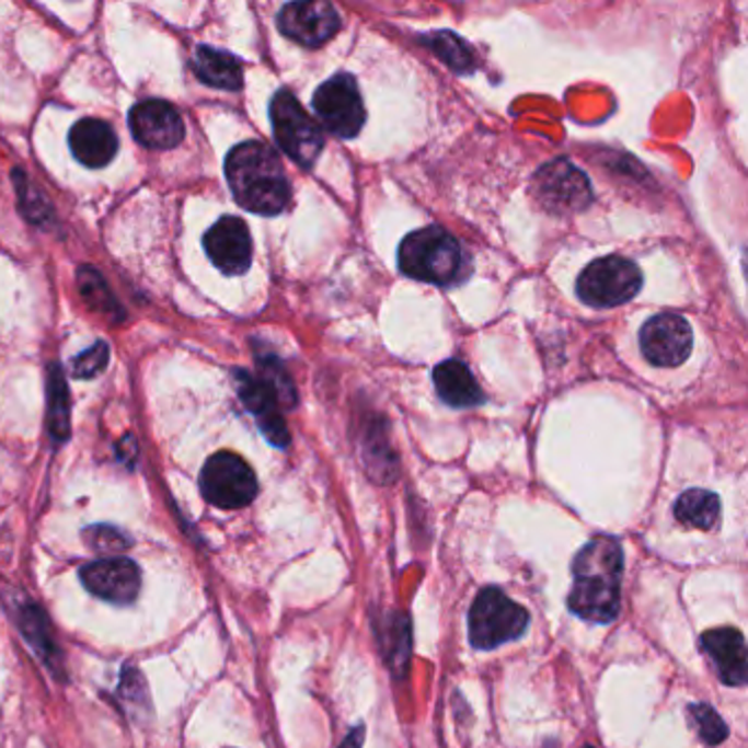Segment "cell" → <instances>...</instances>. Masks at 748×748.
Instances as JSON below:
<instances>
[{
  "instance_id": "14",
  "label": "cell",
  "mask_w": 748,
  "mask_h": 748,
  "mask_svg": "<svg viewBox=\"0 0 748 748\" xmlns=\"http://www.w3.org/2000/svg\"><path fill=\"white\" fill-rule=\"evenodd\" d=\"M130 130L135 139L150 150H172L185 137V124L174 106L161 100L139 102L130 111Z\"/></svg>"
},
{
  "instance_id": "19",
  "label": "cell",
  "mask_w": 748,
  "mask_h": 748,
  "mask_svg": "<svg viewBox=\"0 0 748 748\" xmlns=\"http://www.w3.org/2000/svg\"><path fill=\"white\" fill-rule=\"evenodd\" d=\"M194 73L207 87L220 91H240L244 84L242 62L227 54L211 47H198L194 54Z\"/></svg>"
},
{
  "instance_id": "27",
  "label": "cell",
  "mask_w": 748,
  "mask_h": 748,
  "mask_svg": "<svg viewBox=\"0 0 748 748\" xmlns=\"http://www.w3.org/2000/svg\"><path fill=\"white\" fill-rule=\"evenodd\" d=\"M689 717H691L693 726L698 728V735H700V739L704 744L715 746V744L726 739L728 728H726L724 720L720 717V713L713 706L702 704V702L700 704H691L689 706Z\"/></svg>"
},
{
  "instance_id": "31",
  "label": "cell",
  "mask_w": 748,
  "mask_h": 748,
  "mask_svg": "<svg viewBox=\"0 0 748 748\" xmlns=\"http://www.w3.org/2000/svg\"><path fill=\"white\" fill-rule=\"evenodd\" d=\"M584 748H592V746H590V744H586V746H584Z\"/></svg>"
},
{
  "instance_id": "25",
  "label": "cell",
  "mask_w": 748,
  "mask_h": 748,
  "mask_svg": "<svg viewBox=\"0 0 748 748\" xmlns=\"http://www.w3.org/2000/svg\"><path fill=\"white\" fill-rule=\"evenodd\" d=\"M84 542L91 551L104 557H119V553H126L133 546L128 533L113 525H93L84 529Z\"/></svg>"
},
{
  "instance_id": "5",
  "label": "cell",
  "mask_w": 748,
  "mask_h": 748,
  "mask_svg": "<svg viewBox=\"0 0 748 748\" xmlns=\"http://www.w3.org/2000/svg\"><path fill=\"white\" fill-rule=\"evenodd\" d=\"M271 124L279 148L303 170H312L325 148L321 126L306 113L290 91H279L271 102Z\"/></svg>"
},
{
  "instance_id": "8",
  "label": "cell",
  "mask_w": 748,
  "mask_h": 748,
  "mask_svg": "<svg viewBox=\"0 0 748 748\" xmlns=\"http://www.w3.org/2000/svg\"><path fill=\"white\" fill-rule=\"evenodd\" d=\"M253 468L235 452H216L200 472L203 496L220 509H242L257 496Z\"/></svg>"
},
{
  "instance_id": "1",
  "label": "cell",
  "mask_w": 748,
  "mask_h": 748,
  "mask_svg": "<svg viewBox=\"0 0 748 748\" xmlns=\"http://www.w3.org/2000/svg\"><path fill=\"white\" fill-rule=\"evenodd\" d=\"M568 608L584 621L610 623L619 614L623 551L610 536H597L575 555Z\"/></svg>"
},
{
  "instance_id": "24",
  "label": "cell",
  "mask_w": 748,
  "mask_h": 748,
  "mask_svg": "<svg viewBox=\"0 0 748 748\" xmlns=\"http://www.w3.org/2000/svg\"><path fill=\"white\" fill-rule=\"evenodd\" d=\"M260 378L271 387L284 408L297 406V389L292 378L288 376L286 367L273 356H260Z\"/></svg>"
},
{
  "instance_id": "28",
  "label": "cell",
  "mask_w": 748,
  "mask_h": 748,
  "mask_svg": "<svg viewBox=\"0 0 748 748\" xmlns=\"http://www.w3.org/2000/svg\"><path fill=\"white\" fill-rule=\"evenodd\" d=\"M14 183L19 187V205H21L23 214L27 216V220H32L34 225H45L51 218V214H49V207L45 205L41 192H36L30 185L27 176L19 170L14 172Z\"/></svg>"
},
{
  "instance_id": "11",
  "label": "cell",
  "mask_w": 748,
  "mask_h": 748,
  "mask_svg": "<svg viewBox=\"0 0 748 748\" xmlns=\"http://www.w3.org/2000/svg\"><path fill=\"white\" fill-rule=\"evenodd\" d=\"M277 27L292 43L308 49H319L338 34L341 16L336 8L325 3V0L290 3L279 12Z\"/></svg>"
},
{
  "instance_id": "13",
  "label": "cell",
  "mask_w": 748,
  "mask_h": 748,
  "mask_svg": "<svg viewBox=\"0 0 748 748\" xmlns=\"http://www.w3.org/2000/svg\"><path fill=\"white\" fill-rule=\"evenodd\" d=\"M205 251L220 273L229 277L244 275L253 262V240L246 222L235 216L220 218L205 235Z\"/></svg>"
},
{
  "instance_id": "7",
  "label": "cell",
  "mask_w": 748,
  "mask_h": 748,
  "mask_svg": "<svg viewBox=\"0 0 748 748\" xmlns=\"http://www.w3.org/2000/svg\"><path fill=\"white\" fill-rule=\"evenodd\" d=\"M531 196L542 211L551 216H571L590 205L592 189L584 172L566 159H555L536 172Z\"/></svg>"
},
{
  "instance_id": "29",
  "label": "cell",
  "mask_w": 748,
  "mask_h": 748,
  "mask_svg": "<svg viewBox=\"0 0 748 748\" xmlns=\"http://www.w3.org/2000/svg\"><path fill=\"white\" fill-rule=\"evenodd\" d=\"M111 360V347L106 343H95L91 349H87L84 354L76 356L71 360V371L76 378L80 380H89L100 376Z\"/></svg>"
},
{
  "instance_id": "10",
  "label": "cell",
  "mask_w": 748,
  "mask_h": 748,
  "mask_svg": "<svg viewBox=\"0 0 748 748\" xmlns=\"http://www.w3.org/2000/svg\"><path fill=\"white\" fill-rule=\"evenodd\" d=\"M638 345L649 365L678 367L691 354L693 332L680 314H656L643 323Z\"/></svg>"
},
{
  "instance_id": "12",
  "label": "cell",
  "mask_w": 748,
  "mask_h": 748,
  "mask_svg": "<svg viewBox=\"0 0 748 748\" xmlns=\"http://www.w3.org/2000/svg\"><path fill=\"white\" fill-rule=\"evenodd\" d=\"M82 584L100 599L128 606L139 597L141 571L130 557H102L82 566Z\"/></svg>"
},
{
  "instance_id": "2",
  "label": "cell",
  "mask_w": 748,
  "mask_h": 748,
  "mask_svg": "<svg viewBox=\"0 0 748 748\" xmlns=\"http://www.w3.org/2000/svg\"><path fill=\"white\" fill-rule=\"evenodd\" d=\"M225 172L242 209L257 216H279L290 205V181L271 146L262 141L235 146L227 157Z\"/></svg>"
},
{
  "instance_id": "26",
  "label": "cell",
  "mask_w": 748,
  "mask_h": 748,
  "mask_svg": "<svg viewBox=\"0 0 748 748\" xmlns=\"http://www.w3.org/2000/svg\"><path fill=\"white\" fill-rule=\"evenodd\" d=\"M23 632L25 636L36 645V649L47 658V660H54L56 656V643L51 638V632H49V621L45 617V612L36 606H30L23 610Z\"/></svg>"
},
{
  "instance_id": "6",
  "label": "cell",
  "mask_w": 748,
  "mask_h": 748,
  "mask_svg": "<svg viewBox=\"0 0 748 748\" xmlns=\"http://www.w3.org/2000/svg\"><path fill=\"white\" fill-rule=\"evenodd\" d=\"M643 275L638 266L625 257L610 255L588 264L577 277L575 292L582 303L606 310L628 303L638 295Z\"/></svg>"
},
{
  "instance_id": "20",
  "label": "cell",
  "mask_w": 748,
  "mask_h": 748,
  "mask_svg": "<svg viewBox=\"0 0 748 748\" xmlns=\"http://www.w3.org/2000/svg\"><path fill=\"white\" fill-rule=\"evenodd\" d=\"M678 522L691 529H711L720 518V498L709 490H687L674 505Z\"/></svg>"
},
{
  "instance_id": "30",
  "label": "cell",
  "mask_w": 748,
  "mask_h": 748,
  "mask_svg": "<svg viewBox=\"0 0 748 748\" xmlns=\"http://www.w3.org/2000/svg\"><path fill=\"white\" fill-rule=\"evenodd\" d=\"M363 739H365V726H356L345 741L341 744V748H363Z\"/></svg>"
},
{
  "instance_id": "22",
  "label": "cell",
  "mask_w": 748,
  "mask_h": 748,
  "mask_svg": "<svg viewBox=\"0 0 748 748\" xmlns=\"http://www.w3.org/2000/svg\"><path fill=\"white\" fill-rule=\"evenodd\" d=\"M424 43L457 73H470L474 69V56L470 47L454 34L439 32L435 36L424 38Z\"/></svg>"
},
{
  "instance_id": "17",
  "label": "cell",
  "mask_w": 748,
  "mask_h": 748,
  "mask_svg": "<svg viewBox=\"0 0 748 748\" xmlns=\"http://www.w3.org/2000/svg\"><path fill=\"white\" fill-rule=\"evenodd\" d=\"M69 143L73 157L82 165L93 170L106 168L119 150V141L113 126L102 119H82L80 124H76L69 135Z\"/></svg>"
},
{
  "instance_id": "21",
  "label": "cell",
  "mask_w": 748,
  "mask_h": 748,
  "mask_svg": "<svg viewBox=\"0 0 748 748\" xmlns=\"http://www.w3.org/2000/svg\"><path fill=\"white\" fill-rule=\"evenodd\" d=\"M49 426L51 435L58 441H67L71 435V404L69 389L60 367H51L49 373Z\"/></svg>"
},
{
  "instance_id": "18",
  "label": "cell",
  "mask_w": 748,
  "mask_h": 748,
  "mask_svg": "<svg viewBox=\"0 0 748 748\" xmlns=\"http://www.w3.org/2000/svg\"><path fill=\"white\" fill-rule=\"evenodd\" d=\"M433 382L437 395L452 408H472L485 402V395L470 367L459 358H450L437 365L433 369Z\"/></svg>"
},
{
  "instance_id": "16",
  "label": "cell",
  "mask_w": 748,
  "mask_h": 748,
  "mask_svg": "<svg viewBox=\"0 0 748 748\" xmlns=\"http://www.w3.org/2000/svg\"><path fill=\"white\" fill-rule=\"evenodd\" d=\"M702 649L711 658L720 680L730 687L746 682V643L735 628H715L702 634Z\"/></svg>"
},
{
  "instance_id": "15",
  "label": "cell",
  "mask_w": 748,
  "mask_h": 748,
  "mask_svg": "<svg viewBox=\"0 0 748 748\" xmlns=\"http://www.w3.org/2000/svg\"><path fill=\"white\" fill-rule=\"evenodd\" d=\"M235 382L240 400L255 415L260 430L266 435V439L277 448H286L290 444V433L279 413L281 404L277 395L271 391V387L260 376H251L246 371H235Z\"/></svg>"
},
{
  "instance_id": "9",
  "label": "cell",
  "mask_w": 748,
  "mask_h": 748,
  "mask_svg": "<svg viewBox=\"0 0 748 748\" xmlns=\"http://www.w3.org/2000/svg\"><path fill=\"white\" fill-rule=\"evenodd\" d=\"M312 106L321 126L338 139L358 137L367 119L358 84L349 73H336L323 82L312 97Z\"/></svg>"
},
{
  "instance_id": "4",
  "label": "cell",
  "mask_w": 748,
  "mask_h": 748,
  "mask_svg": "<svg viewBox=\"0 0 748 748\" xmlns=\"http://www.w3.org/2000/svg\"><path fill=\"white\" fill-rule=\"evenodd\" d=\"M529 625V612L514 599H509L500 588H483L468 617L470 641L476 649H494L503 643L516 641L525 634Z\"/></svg>"
},
{
  "instance_id": "23",
  "label": "cell",
  "mask_w": 748,
  "mask_h": 748,
  "mask_svg": "<svg viewBox=\"0 0 748 748\" xmlns=\"http://www.w3.org/2000/svg\"><path fill=\"white\" fill-rule=\"evenodd\" d=\"M78 281H80V292H82V297L87 299V303H89L93 310H97V312H102V314H108V317H122V314H124L122 306L115 301L111 288L106 286L104 277H102L97 271H93V268H82V271L78 273Z\"/></svg>"
},
{
  "instance_id": "3",
  "label": "cell",
  "mask_w": 748,
  "mask_h": 748,
  "mask_svg": "<svg viewBox=\"0 0 748 748\" xmlns=\"http://www.w3.org/2000/svg\"><path fill=\"white\" fill-rule=\"evenodd\" d=\"M400 271L424 284L450 288L468 279L470 257L441 227H424L408 233L398 249Z\"/></svg>"
}]
</instances>
